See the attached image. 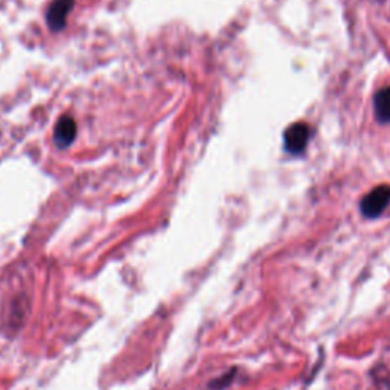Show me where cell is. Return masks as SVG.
<instances>
[{"mask_svg":"<svg viewBox=\"0 0 390 390\" xmlns=\"http://www.w3.org/2000/svg\"><path fill=\"white\" fill-rule=\"evenodd\" d=\"M390 204V186L389 185H379L370 190L368 195L363 197L360 203V211L363 216H366L369 220L378 219L383 214L387 206Z\"/></svg>","mask_w":390,"mask_h":390,"instance_id":"obj_1","label":"cell"},{"mask_svg":"<svg viewBox=\"0 0 390 390\" xmlns=\"http://www.w3.org/2000/svg\"><path fill=\"white\" fill-rule=\"evenodd\" d=\"M310 138V125L305 122L292 124L284 133V147L290 154H301L308 147Z\"/></svg>","mask_w":390,"mask_h":390,"instance_id":"obj_2","label":"cell"},{"mask_svg":"<svg viewBox=\"0 0 390 390\" xmlns=\"http://www.w3.org/2000/svg\"><path fill=\"white\" fill-rule=\"evenodd\" d=\"M74 6V0H56L48 10V25L52 31L65 28L67 14Z\"/></svg>","mask_w":390,"mask_h":390,"instance_id":"obj_3","label":"cell"},{"mask_svg":"<svg viewBox=\"0 0 390 390\" xmlns=\"http://www.w3.org/2000/svg\"><path fill=\"white\" fill-rule=\"evenodd\" d=\"M77 136V124L69 116L61 117L56 125V133H53V142H56L60 150L67 148L74 142Z\"/></svg>","mask_w":390,"mask_h":390,"instance_id":"obj_4","label":"cell"},{"mask_svg":"<svg viewBox=\"0 0 390 390\" xmlns=\"http://www.w3.org/2000/svg\"><path fill=\"white\" fill-rule=\"evenodd\" d=\"M374 110L377 121L381 124L390 122V86L378 90L374 96Z\"/></svg>","mask_w":390,"mask_h":390,"instance_id":"obj_5","label":"cell"}]
</instances>
